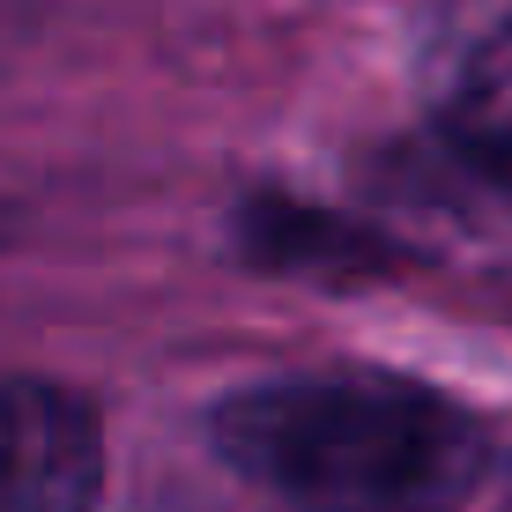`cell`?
<instances>
[{
    "label": "cell",
    "instance_id": "cell-1",
    "mask_svg": "<svg viewBox=\"0 0 512 512\" xmlns=\"http://www.w3.org/2000/svg\"><path fill=\"white\" fill-rule=\"evenodd\" d=\"M208 446L290 512H461L490 468L483 416L394 372H297L208 409Z\"/></svg>",
    "mask_w": 512,
    "mask_h": 512
},
{
    "label": "cell",
    "instance_id": "cell-2",
    "mask_svg": "<svg viewBox=\"0 0 512 512\" xmlns=\"http://www.w3.org/2000/svg\"><path fill=\"white\" fill-rule=\"evenodd\" d=\"M416 67L438 134L512 193V0H438Z\"/></svg>",
    "mask_w": 512,
    "mask_h": 512
},
{
    "label": "cell",
    "instance_id": "cell-3",
    "mask_svg": "<svg viewBox=\"0 0 512 512\" xmlns=\"http://www.w3.org/2000/svg\"><path fill=\"white\" fill-rule=\"evenodd\" d=\"M104 431L52 379H0V512H97Z\"/></svg>",
    "mask_w": 512,
    "mask_h": 512
},
{
    "label": "cell",
    "instance_id": "cell-4",
    "mask_svg": "<svg viewBox=\"0 0 512 512\" xmlns=\"http://www.w3.org/2000/svg\"><path fill=\"white\" fill-rule=\"evenodd\" d=\"M238 253L282 275H320V282H364L394 268V245L349 216H327L290 193H253L238 208Z\"/></svg>",
    "mask_w": 512,
    "mask_h": 512
}]
</instances>
